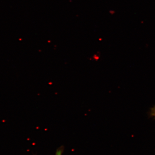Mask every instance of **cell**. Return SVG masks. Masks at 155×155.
I'll list each match as a JSON object with an SVG mask.
<instances>
[{
    "label": "cell",
    "mask_w": 155,
    "mask_h": 155,
    "mask_svg": "<svg viewBox=\"0 0 155 155\" xmlns=\"http://www.w3.org/2000/svg\"><path fill=\"white\" fill-rule=\"evenodd\" d=\"M64 148L63 147H61L57 149L56 151L55 155H62L64 152Z\"/></svg>",
    "instance_id": "cell-1"
},
{
    "label": "cell",
    "mask_w": 155,
    "mask_h": 155,
    "mask_svg": "<svg viewBox=\"0 0 155 155\" xmlns=\"http://www.w3.org/2000/svg\"><path fill=\"white\" fill-rule=\"evenodd\" d=\"M150 114L151 116L155 118V107H153L150 109Z\"/></svg>",
    "instance_id": "cell-2"
}]
</instances>
